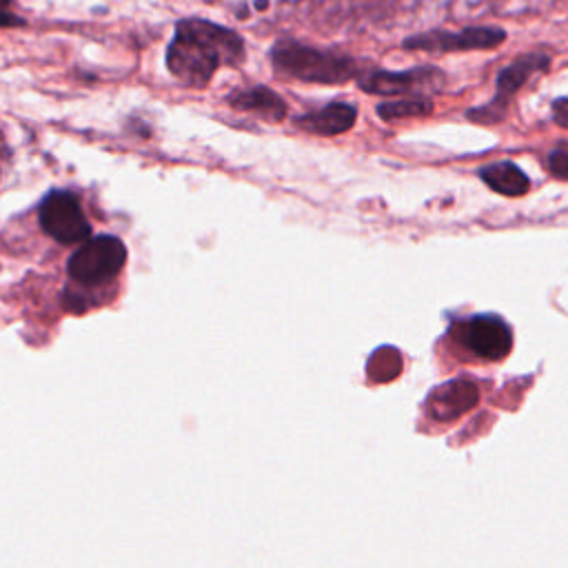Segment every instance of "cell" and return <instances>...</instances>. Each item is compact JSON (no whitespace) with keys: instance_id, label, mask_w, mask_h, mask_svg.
Here are the masks:
<instances>
[{"instance_id":"obj_1","label":"cell","mask_w":568,"mask_h":568,"mask_svg":"<svg viewBox=\"0 0 568 568\" xmlns=\"http://www.w3.org/2000/svg\"><path fill=\"white\" fill-rule=\"evenodd\" d=\"M244 44L240 36L220 24L189 18L175 29L166 51L169 71L189 87H204L220 64H237Z\"/></svg>"},{"instance_id":"obj_2","label":"cell","mask_w":568,"mask_h":568,"mask_svg":"<svg viewBox=\"0 0 568 568\" xmlns=\"http://www.w3.org/2000/svg\"><path fill=\"white\" fill-rule=\"evenodd\" d=\"M271 60L282 73L304 82L342 84L355 75V62L351 58L297 42H280L271 51Z\"/></svg>"},{"instance_id":"obj_3","label":"cell","mask_w":568,"mask_h":568,"mask_svg":"<svg viewBox=\"0 0 568 568\" xmlns=\"http://www.w3.org/2000/svg\"><path fill=\"white\" fill-rule=\"evenodd\" d=\"M126 260L124 244L113 235H98L84 240L69 257L67 271L82 284H102L120 273Z\"/></svg>"},{"instance_id":"obj_4","label":"cell","mask_w":568,"mask_h":568,"mask_svg":"<svg viewBox=\"0 0 568 568\" xmlns=\"http://www.w3.org/2000/svg\"><path fill=\"white\" fill-rule=\"evenodd\" d=\"M550 64V58L546 53H524L517 60H513L510 64H506L499 75H497V91L495 98L484 104L477 106L473 111H468V118L479 122V124H495L506 115V109L510 104V98L535 75L546 71Z\"/></svg>"},{"instance_id":"obj_5","label":"cell","mask_w":568,"mask_h":568,"mask_svg":"<svg viewBox=\"0 0 568 568\" xmlns=\"http://www.w3.org/2000/svg\"><path fill=\"white\" fill-rule=\"evenodd\" d=\"M357 82L366 93H408L410 98H426V93H437L444 89L446 75L437 67H415L404 71H368Z\"/></svg>"},{"instance_id":"obj_6","label":"cell","mask_w":568,"mask_h":568,"mask_svg":"<svg viewBox=\"0 0 568 568\" xmlns=\"http://www.w3.org/2000/svg\"><path fill=\"white\" fill-rule=\"evenodd\" d=\"M40 224L47 235L62 244H82L91 233L80 202L69 191H51L44 197L40 204Z\"/></svg>"},{"instance_id":"obj_7","label":"cell","mask_w":568,"mask_h":568,"mask_svg":"<svg viewBox=\"0 0 568 568\" xmlns=\"http://www.w3.org/2000/svg\"><path fill=\"white\" fill-rule=\"evenodd\" d=\"M506 40L504 29L499 27H466L462 31H426L404 40V49H422L430 53L448 51H484L495 49Z\"/></svg>"},{"instance_id":"obj_8","label":"cell","mask_w":568,"mask_h":568,"mask_svg":"<svg viewBox=\"0 0 568 568\" xmlns=\"http://www.w3.org/2000/svg\"><path fill=\"white\" fill-rule=\"evenodd\" d=\"M457 339L477 357L497 362L510 351L513 337L504 320L493 315H475L455 326Z\"/></svg>"},{"instance_id":"obj_9","label":"cell","mask_w":568,"mask_h":568,"mask_svg":"<svg viewBox=\"0 0 568 568\" xmlns=\"http://www.w3.org/2000/svg\"><path fill=\"white\" fill-rule=\"evenodd\" d=\"M479 390L475 382L462 377L437 386L428 397V410L439 422H453L477 404Z\"/></svg>"},{"instance_id":"obj_10","label":"cell","mask_w":568,"mask_h":568,"mask_svg":"<svg viewBox=\"0 0 568 568\" xmlns=\"http://www.w3.org/2000/svg\"><path fill=\"white\" fill-rule=\"evenodd\" d=\"M357 118V111L353 104L348 102H333V104H326L324 109L320 111H313V113H306L297 120V124L311 133H317V135H337V133H344L353 126Z\"/></svg>"},{"instance_id":"obj_11","label":"cell","mask_w":568,"mask_h":568,"mask_svg":"<svg viewBox=\"0 0 568 568\" xmlns=\"http://www.w3.org/2000/svg\"><path fill=\"white\" fill-rule=\"evenodd\" d=\"M479 178L497 193L506 195V197H517L528 193L530 189V180L526 178V173L510 160H501V162H493L479 169Z\"/></svg>"},{"instance_id":"obj_12","label":"cell","mask_w":568,"mask_h":568,"mask_svg":"<svg viewBox=\"0 0 568 568\" xmlns=\"http://www.w3.org/2000/svg\"><path fill=\"white\" fill-rule=\"evenodd\" d=\"M231 104L242 111H255L268 120H282L286 113V104L277 93H273L266 87H253V89H240L231 98Z\"/></svg>"},{"instance_id":"obj_13","label":"cell","mask_w":568,"mask_h":568,"mask_svg":"<svg viewBox=\"0 0 568 568\" xmlns=\"http://www.w3.org/2000/svg\"><path fill=\"white\" fill-rule=\"evenodd\" d=\"M402 371V355L397 348L393 346H382L377 348L371 359H368V366H366V375L371 382H390L399 375Z\"/></svg>"},{"instance_id":"obj_14","label":"cell","mask_w":568,"mask_h":568,"mask_svg":"<svg viewBox=\"0 0 568 568\" xmlns=\"http://www.w3.org/2000/svg\"><path fill=\"white\" fill-rule=\"evenodd\" d=\"M433 111V102L428 98H404V100H390L382 102L377 106V115L386 122H397L404 118H422Z\"/></svg>"},{"instance_id":"obj_15","label":"cell","mask_w":568,"mask_h":568,"mask_svg":"<svg viewBox=\"0 0 568 568\" xmlns=\"http://www.w3.org/2000/svg\"><path fill=\"white\" fill-rule=\"evenodd\" d=\"M548 171L559 178V180H568V144H561L557 149H552L548 153Z\"/></svg>"},{"instance_id":"obj_16","label":"cell","mask_w":568,"mask_h":568,"mask_svg":"<svg viewBox=\"0 0 568 568\" xmlns=\"http://www.w3.org/2000/svg\"><path fill=\"white\" fill-rule=\"evenodd\" d=\"M552 120L559 126L568 129V98H559L552 102Z\"/></svg>"},{"instance_id":"obj_17","label":"cell","mask_w":568,"mask_h":568,"mask_svg":"<svg viewBox=\"0 0 568 568\" xmlns=\"http://www.w3.org/2000/svg\"><path fill=\"white\" fill-rule=\"evenodd\" d=\"M11 0H0V27H18L22 20L9 11Z\"/></svg>"}]
</instances>
